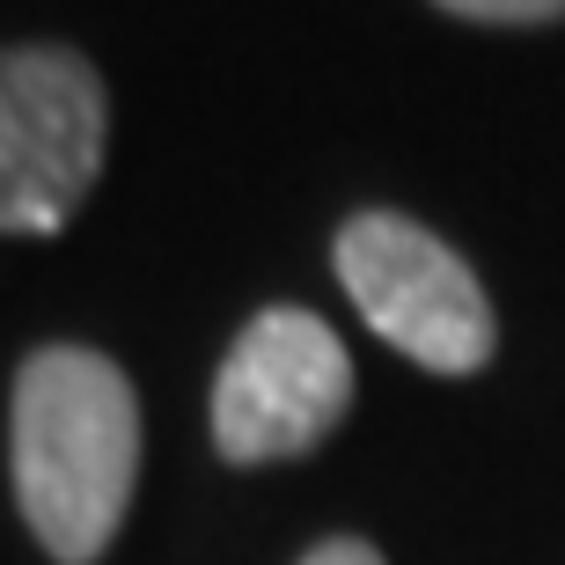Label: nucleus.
Listing matches in <instances>:
<instances>
[{"label": "nucleus", "instance_id": "nucleus-1", "mask_svg": "<svg viewBox=\"0 0 565 565\" xmlns=\"http://www.w3.org/2000/svg\"><path fill=\"white\" fill-rule=\"evenodd\" d=\"M8 470L22 522L60 565H96L140 484V397L96 345H38L15 375Z\"/></svg>", "mask_w": 565, "mask_h": 565}, {"label": "nucleus", "instance_id": "nucleus-2", "mask_svg": "<svg viewBox=\"0 0 565 565\" xmlns=\"http://www.w3.org/2000/svg\"><path fill=\"white\" fill-rule=\"evenodd\" d=\"M331 265L338 287L353 294V309L367 316V331L397 345L404 360H419L426 375H478L500 345L478 273L412 213H353L338 228Z\"/></svg>", "mask_w": 565, "mask_h": 565}, {"label": "nucleus", "instance_id": "nucleus-3", "mask_svg": "<svg viewBox=\"0 0 565 565\" xmlns=\"http://www.w3.org/2000/svg\"><path fill=\"white\" fill-rule=\"evenodd\" d=\"M110 140L104 74L66 44L0 52V235H52L96 191Z\"/></svg>", "mask_w": 565, "mask_h": 565}, {"label": "nucleus", "instance_id": "nucleus-4", "mask_svg": "<svg viewBox=\"0 0 565 565\" xmlns=\"http://www.w3.org/2000/svg\"><path fill=\"white\" fill-rule=\"evenodd\" d=\"M353 404V360L309 309H257L213 375V448L228 462H287L331 440Z\"/></svg>", "mask_w": 565, "mask_h": 565}, {"label": "nucleus", "instance_id": "nucleus-5", "mask_svg": "<svg viewBox=\"0 0 565 565\" xmlns=\"http://www.w3.org/2000/svg\"><path fill=\"white\" fill-rule=\"evenodd\" d=\"M440 15L462 22H507V30H536V22H565V0H434Z\"/></svg>", "mask_w": 565, "mask_h": 565}, {"label": "nucleus", "instance_id": "nucleus-6", "mask_svg": "<svg viewBox=\"0 0 565 565\" xmlns=\"http://www.w3.org/2000/svg\"><path fill=\"white\" fill-rule=\"evenodd\" d=\"M301 565H382V551L360 544V536H323V544H316Z\"/></svg>", "mask_w": 565, "mask_h": 565}]
</instances>
